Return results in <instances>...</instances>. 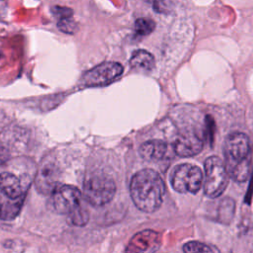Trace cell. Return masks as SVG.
<instances>
[{
  "instance_id": "obj_5",
  "label": "cell",
  "mask_w": 253,
  "mask_h": 253,
  "mask_svg": "<svg viewBox=\"0 0 253 253\" xmlns=\"http://www.w3.org/2000/svg\"><path fill=\"white\" fill-rule=\"evenodd\" d=\"M202 170L193 164L178 165L172 173L171 185L179 193H198L203 185Z\"/></svg>"
},
{
  "instance_id": "obj_3",
  "label": "cell",
  "mask_w": 253,
  "mask_h": 253,
  "mask_svg": "<svg viewBox=\"0 0 253 253\" xmlns=\"http://www.w3.org/2000/svg\"><path fill=\"white\" fill-rule=\"evenodd\" d=\"M115 193V181L105 173H93L83 183V197L94 207L108 204L114 198Z\"/></svg>"
},
{
  "instance_id": "obj_18",
  "label": "cell",
  "mask_w": 253,
  "mask_h": 253,
  "mask_svg": "<svg viewBox=\"0 0 253 253\" xmlns=\"http://www.w3.org/2000/svg\"><path fill=\"white\" fill-rule=\"evenodd\" d=\"M57 27L61 32L65 33V34H74L78 29L77 23L74 21L72 16L60 18L58 20Z\"/></svg>"
},
{
  "instance_id": "obj_4",
  "label": "cell",
  "mask_w": 253,
  "mask_h": 253,
  "mask_svg": "<svg viewBox=\"0 0 253 253\" xmlns=\"http://www.w3.org/2000/svg\"><path fill=\"white\" fill-rule=\"evenodd\" d=\"M229 174L225 163L217 156H210L205 161L204 191L209 198L219 197L228 185Z\"/></svg>"
},
{
  "instance_id": "obj_14",
  "label": "cell",
  "mask_w": 253,
  "mask_h": 253,
  "mask_svg": "<svg viewBox=\"0 0 253 253\" xmlns=\"http://www.w3.org/2000/svg\"><path fill=\"white\" fill-rule=\"evenodd\" d=\"M129 65L133 69L149 71L154 67V57L153 55L144 49H137L132 52Z\"/></svg>"
},
{
  "instance_id": "obj_2",
  "label": "cell",
  "mask_w": 253,
  "mask_h": 253,
  "mask_svg": "<svg viewBox=\"0 0 253 253\" xmlns=\"http://www.w3.org/2000/svg\"><path fill=\"white\" fill-rule=\"evenodd\" d=\"M249 138L245 133L234 131L226 136L223 145L224 163L228 174L237 182H244L249 176Z\"/></svg>"
},
{
  "instance_id": "obj_13",
  "label": "cell",
  "mask_w": 253,
  "mask_h": 253,
  "mask_svg": "<svg viewBox=\"0 0 253 253\" xmlns=\"http://www.w3.org/2000/svg\"><path fill=\"white\" fill-rule=\"evenodd\" d=\"M25 197L12 199L0 193V219L6 221L15 219L22 210Z\"/></svg>"
},
{
  "instance_id": "obj_20",
  "label": "cell",
  "mask_w": 253,
  "mask_h": 253,
  "mask_svg": "<svg viewBox=\"0 0 253 253\" xmlns=\"http://www.w3.org/2000/svg\"><path fill=\"white\" fill-rule=\"evenodd\" d=\"M52 12L55 16H57L59 19L64 18V17H69L72 16V10L66 7H60V6H55L52 8Z\"/></svg>"
},
{
  "instance_id": "obj_1",
  "label": "cell",
  "mask_w": 253,
  "mask_h": 253,
  "mask_svg": "<svg viewBox=\"0 0 253 253\" xmlns=\"http://www.w3.org/2000/svg\"><path fill=\"white\" fill-rule=\"evenodd\" d=\"M130 198L135 207L144 212L157 211L165 194V184L153 169L145 168L136 172L129 183Z\"/></svg>"
},
{
  "instance_id": "obj_8",
  "label": "cell",
  "mask_w": 253,
  "mask_h": 253,
  "mask_svg": "<svg viewBox=\"0 0 253 253\" xmlns=\"http://www.w3.org/2000/svg\"><path fill=\"white\" fill-rule=\"evenodd\" d=\"M59 177L60 171L57 163L50 158H46L41 163L38 169L35 178L36 189L43 195L51 194L59 185Z\"/></svg>"
},
{
  "instance_id": "obj_17",
  "label": "cell",
  "mask_w": 253,
  "mask_h": 253,
  "mask_svg": "<svg viewBox=\"0 0 253 253\" xmlns=\"http://www.w3.org/2000/svg\"><path fill=\"white\" fill-rule=\"evenodd\" d=\"M234 213V202L230 199H225L220 204L219 218L222 222H229Z\"/></svg>"
},
{
  "instance_id": "obj_19",
  "label": "cell",
  "mask_w": 253,
  "mask_h": 253,
  "mask_svg": "<svg viewBox=\"0 0 253 253\" xmlns=\"http://www.w3.org/2000/svg\"><path fill=\"white\" fill-rule=\"evenodd\" d=\"M213 249L211 248L209 245L199 242V241H190L184 244L183 251L188 253H194V252H211Z\"/></svg>"
},
{
  "instance_id": "obj_11",
  "label": "cell",
  "mask_w": 253,
  "mask_h": 253,
  "mask_svg": "<svg viewBox=\"0 0 253 253\" xmlns=\"http://www.w3.org/2000/svg\"><path fill=\"white\" fill-rule=\"evenodd\" d=\"M30 183L10 172L0 173V192L9 198L17 199L26 196Z\"/></svg>"
},
{
  "instance_id": "obj_21",
  "label": "cell",
  "mask_w": 253,
  "mask_h": 253,
  "mask_svg": "<svg viewBox=\"0 0 253 253\" xmlns=\"http://www.w3.org/2000/svg\"><path fill=\"white\" fill-rule=\"evenodd\" d=\"M146 1H148V2H153V3H157V2H160V1H162V0H146Z\"/></svg>"
},
{
  "instance_id": "obj_9",
  "label": "cell",
  "mask_w": 253,
  "mask_h": 253,
  "mask_svg": "<svg viewBox=\"0 0 253 253\" xmlns=\"http://www.w3.org/2000/svg\"><path fill=\"white\" fill-rule=\"evenodd\" d=\"M204 146L202 137L195 131H185L178 135L174 142V151L181 157H191L199 154Z\"/></svg>"
},
{
  "instance_id": "obj_15",
  "label": "cell",
  "mask_w": 253,
  "mask_h": 253,
  "mask_svg": "<svg viewBox=\"0 0 253 253\" xmlns=\"http://www.w3.org/2000/svg\"><path fill=\"white\" fill-rule=\"evenodd\" d=\"M67 219L69 223L76 226H83L89 220V213L88 211L83 207L80 206L76 210L72 211L67 214Z\"/></svg>"
},
{
  "instance_id": "obj_6",
  "label": "cell",
  "mask_w": 253,
  "mask_h": 253,
  "mask_svg": "<svg viewBox=\"0 0 253 253\" xmlns=\"http://www.w3.org/2000/svg\"><path fill=\"white\" fill-rule=\"evenodd\" d=\"M50 197V206L54 211L60 214H68L81 204V192L72 185H58Z\"/></svg>"
},
{
  "instance_id": "obj_10",
  "label": "cell",
  "mask_w": 253,
  "mask_h": 253,
  "mask_svg": "<svg viewBox=\"0 0 253 253\" xmlns=\"http://www.w3.org/2000/svg\"><path fill=\"white\" fill-rule=\"evenodd\" d=\"M160 234L156 231L146 229L136 233L126 247L130 252H153L160 246Z\"/></svg>"
},
{
  "instance_id": "obj_16",
  "label": "cell",
  "mask_w": 253,
  "mask_h": 253,
  "mask_svg": "<svg viewBox=\"0 0 253 253\" xmlns=\"http://www.w3.org/2000/svg\"><path fill=\"white\" fill-rule=\"evenodd\" d=\"M155 29V23L149 18H138L134 23V31L137 36L144 37L151 34Z\"/></svg>"
},
{
  "instance_id": "obj_12",
  "label": "cell",
  "mask_w": 253,
  "mask_h": 253,
  "mask_svg": "<svg viewBox=\"0 0 253 253\" xmlns=\"http://www.w3.org/2000/svg\"><path fill=\"white\" fill-rule=\"evenodd\" d=\"M168 151L166 142L160 139H151L143 142L139 147V155L146 161H158L165 157Z\"/></svg>"
},
{
  "instance_id": "obj_7",
  "label": "cell",
  "mask_w": 253,
  "mask_h": 253,
  "mask_svg": "<svg viewBox=\"0 0 253 253\" xmlns=\"http://www.w3.org/2000/svg\"><path fill=\"white\" fill-rule=\"evenodd\" d=\"M124 67L119 62H103L88 70L82 77V83L87 87H101L108 85L120 77Z\"/></svg>"
}]
</instances>
